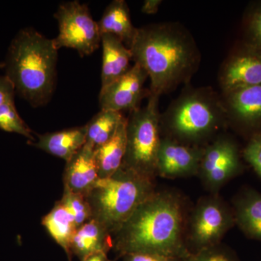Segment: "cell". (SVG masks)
Wrapping results in <instances>:
<instances>
[{"instance_id":"6da1fadb","label":"cell","mask_w":261,"mask_h":261,"mask_svg":"<svg viewBox=\"0 0 261 261\" xmlns=\"http://www.w3.org/2000/svg\"><path fill=\"white\" fill-rule=\"evenodd\" d=\"M185 207L177 194L154 192L113 235V247L122 256L152 253L187 260L192 252L186 242Z\"/></svg>"},{"instance_id":"7a4b0ae2","label":"cell","mask_w":261,"mask_h":261,"mask_svg":"<svg viewBox=\"0 0 261 261\" xmlns=\"http://www.w3.org/2000/svg\"><path fill=\"white\" fill-rule=\"evenodd\" d=\"M135 64L150 80V94L161 97L181 84H190L198 70L200 51L191 33L177 22L137 28L129 48Z\"/></svg>"},{"instance_id":"3957f363","label":"cell","mask_w":261,"mask_h":261,"mask_svg":"<svg viewBox=\"0 0 261 261\" xmlns=\"http://www.w3.org/2000/svg\"><path fill=\"white\" fill-rule=\"evenodd\" d=\"M58 50L53 39L33 28L19 31L8 48L5 75L34 108L45 106L56 89Z\"/></svg>"},{"instance_id":"277c9868","label":"cell","mask_w":261,"mask_h":261,"mask_svg":"<svg viewBox=\"0 0 261 261\" xmlns=\"http://www.w3.org/2000/svg\"><path fill=\"white\" fill-rule=\"evenodd\" d=\"M226 123L222 99L211 87H185L160 116L165 137L195 147L210 140Z\"/></svg>"},{"instance_id":"5b68a950","label":"cell","mask_w":261,"mask_h":261,"mask_svg":"<svg viewBox=\"0 0 261 261\" xmlns=\"http://www.w3.org/2000/svg\"><path fill=\"white\" fill-rule=\"evenodd\" d=\"M154 192L153 180L143 177L122 165L112 176L99 178L85 197L92 219L113 235Z\"/></svg>"},{"instance_id":"8992f818","label":"cell","mask_w":261,"mask_h":261,"mask_svg":"<svg viewBox=\"0 0 261 261\" xmlns=\"http://www.w3.org/2000/svg\"><path fill=\"white\" fill-rule=\"evenodd\" d=\"M159 96L150 94L147 105L127 118L126 153L123 166L143 177L154 180L161 142Z\"/></svg>"},{"instance_id":"52a82bcc","label":"cell","mask_w":261,"mask_h":261,"mask_svg":"<svg viewBox=\"0 0 261 261\" xmlns=\"http://www.w3.org/2000/svg\"><path fill=\"white\" fill-rule=\"evenodd\" d=\"M235 224L233 211L219 196L201 199L187 220L186 242L189 250L192 247L197 252L216 247Z\"/></svg>"},{"instance_id":"ba28073f","label":"cell","mask_w":261,"mask_h":261,"mask_svg":"<svg viewBox=\"0 0 261 261\" xmlns=\"http://www.w3.org/2000/svg\"><path fill=\"white\" fill-rule=\"evenodd\" d=\"M54 17L59 29L58 37L53 39L58 50L70 48L84 57L90 56L100 46L102 34L87 5L79 1L62 3Z\"/></svg>"},{"instance_id":"9c48e42d","label":"cell","mask_w":261,"mask_h":261,"mask_svg":"<svg viewBox=\"0 0 261 261\" xmlns=\"http://www.w3.org/2000/svg\"><path fill=\"white\" fill-rule=\"evenodd\" d=\"M241 168L238 145L231 139L222 137L204 147L198 174L205 186L215 192L238 175Z\"/></svg>"},{"instance_id":"30bf717a","label":"cell","mask_w":261,"mask_h":261,"mask_svg":"<svg viewBox=\"0 0 261 261\" xmlns=\"http://www.w3.org/2000/svg\"><path fill=\"white\" fill-rule=\"evenodd\" d=\"M219 80L223 94L261 85V48L245 41L238 44L223 63Z\"/></svg>"},{"instance_id":"8fae6325","label":"cell","mask_w":261,"mask_h":261,"mask_svg":"<svg viewBox=\"0 0 261 261\" xmlns=\"http://www.w3.org/2000/svg\"><path fill=\"white\" fill-rule=\"evenodd\" d=\"M148 75L140 65L135 64L128 72L113 83L101 89L99 103L101 110L132 111L140 108L144 98L150 95L149 89L145 88Z\"/></svg>"},{"instance_id":"7c38bea8","label":"cell","mask_w":261,"mask_h":261,"mask_svg":"<svg viewBox=\"0 0 261 261\" xmlns=\"http://www.w3.org/2000/svg\"><path fill=\"white\" fill-rule=\"evenodd\" d=\"M222 102L228 123L250 138L261 134V85L224 93Z\"/></svg>"},{"instance_id":"4fadbf2b","label":"cell","mask_w":261,"mask_h":261,"mask_svg":"<svg viewBox=\"0 0 261 261\" xmlns=\"http://www.w3.org/2000/svg\"><path fill=\"white\" fill-rule=\"evenodd\" d=\"M204 147L178 143L161 137L158 175L167 178L185 177L198 174Z\"/></svg>"},{"instance_id":"5bb4252c","label":"cell","mask_w":261,"mask_h":261,"mask_svg":"<svg viewBox=\"0 0 261 261\" xmlns=\"http://www.w3.org/2000/svg\"><path fill=\"white\" fill-rule=\"evenodd\" d=\"M99 179L95 151L85 144L65 165L64 189L85 196Z\"/></svg>"},{"instance_id":"9a60e30c","label":"cell","mask_w":261,"mask_h":261,"mask_svg":"<svg viewBox=\"0 0 261 261\" xmlns=\"http://www.w3.org/2000/svg\"><path fill=\"white\" fill-rule=\"evenodd\" d=\"M86 142L87 126L84 125L38 135L37 140L29 144L68 162Z\"/></svg>"},{"instance_id":"2e32d148","label":"cell","mask_w":261,"mask_h":261,"mask_svg":"<svg viewBox=\"0 0 261 261\" xmlns=\"http://www.w3.org/2000/svg\"><path fill=\"white\" fill-rule=\"evenodd\" d=\"M101 44L102 46L101 89H103L126 74L130 69L132 56L124 43L112 34H102Z\"/></svg>"},{"instance_id":"e0dca14e","label":"cell","mask_w":261,"mask_h":261,"mask_svg":"<svg viewBox=\"0 0 261 261\" xmlns=\"http://www.w3.org/2000/svg\"><path fill=\"white\" fill-rule=\"evenodd\" d=\"M113 247L112 235L94 219H90L77 229L70 242V253L83 261L99 252L107 253Z\"/></svg>"},{"instance_id":"ac0fdd59","label":"cell","mask_w":261,"mask_h":261,"mask_svg":"<svg viewBox=\"0 0 261 261\" xmlns=\"http://www.w3.org/2000/svg\"><path fill=\"white\" fill-rule=\"evenodd\" d=\"M97 23L102 35L116 36L129 49L137 28L132 23L129 8L124 0H114L110 3Z\"/></svg>"},{"instance_id":"d6986e66","label":"cell","mask_w":261,"mask_h":261,"mask_svg":"<svg viewBox=\"0 0 261 261\" xmlns=\"http://www.w3.org/2000/svg\"><path fill=\"white\" fill-rule=\"evenodd\" d=\"M127 118H123L112 138L94 149L99 178L110 177L121 168L126 153Z\"/></svg>"},{"instance_id":"ffe728a7","label":"cell","mask_w":261,"mask_h":261,"mask_svg":"<svg viewBox=\"0 0 261 261\" xmlns=\"http://www.w3.org/2000/svg\"><path fill=\"white\" fill-rule=\"evenodd\" d=\"M235 223L246 236L261 242V193L247 190L234 203Z\"/></svg>"},{"instance_id":"44dd1931","label":"cell","mask_w":261,"mask_h":261,"mask_svg":"<svg viewBox=\"0 0 261 261\" xmlns=\"http://www.w3.org/2000/svg\"><path fill=\"white\" fill-rule=\"evenodd\" d=\"M42 224L53 240L69 255L70 242L78 228L74 218L61 201H57L50 212L43 218Z\"/></svg>"},{"instance_id":"7402d4cb","label":"cell","mask_w":261,"mask_h":261,"mask_svg":"<svg viewBox=\"0 0 261 261\" xmlns=\"http://www.w3.org/2000/svg\"><path fill=\"white\" fill-rule=\"evenodd\" d=\"M125 117L122 113L101 110L87 126L86 144L94 149L111 140Z\"/></svg>"},{"instance_id":"603a6c76","label":"cell","mask_w":261,"mask_h":261,"mask_svg":"<svg viewBox=\"0 0 261 261\" xmlns=\"http://www.w3.org/2000/svg\"><path fill=\"white\" fill-rule=\"evenodd\" d=\"M0 129L23 136L29 142L36 141L33 130L19 116L15 102L0 106Z\"/></svg>"},{"instance_id":"cb8c5ba5","label":"cell","mask_w":261,"mask_h":261,"mask_svg":"<svg viewBox=\"0 0 261 261\" xmlns=\"http://www.w3.org/2000/svg\"><path fill=\"white\" fill-rule=\"evenodd\" d=\"M60 201L74 218L77 228L92 219V212L85 196L64 189L63 197Z\"/></svg>"},{"instance_id":"d4e9b609","label":"cell","mask_w":261,"mask_h":261,"mask_svg":"<svg viewBox=\"0 0 261 261\" xmlns=\"http://www.w3.org/2000/svg\"><path fill=\"white\" fill-rule=\"evenodd\" d=\"M245 42L261 48V2L247 10L244 19Z\"/></svg>"},{"instance_id":"484cf974","label":"cell","mask_w":261,"mask_h":261,"mask_svg":"<svg viewBox=\"0 0 261 261\" xmlns=\"http://www.w3.org/2000/svg\"><path fill=\"white\" fill-rule=\"evenodd\" d=\"M243 157L261 178V134L250 137L244 149Z\"/></svg>"},{"instance_id":"4316f807","label":"cell","mask_w":261,"mask_h":261,"mask_svg":"<svg viewBox=\"0 0 261 261\" xmlns=\"http://www.w3.org/2000/svg\"><path fill=\"white\" fill-rule=\"evenodd\" d=\"M185 261H233L216 247L194 252Z\"/></svg>"},{"instance_id":"83f0119b","label":"cell","mask_w":261,"mask_h":261,"mask_svg":"<svg viewBox=\"0 0 261 261\" xmlns=\"http://www.w3.org/2000/svg\"><path fill=\"white\" fill-rule=\"evenodd\" d=\"M15 93L13 82L7 75H0V106L15 102Z\"/></svg>"},{"instance_id":"f1b7e54d","label":"cell","mask_w":261,"mask_h":261,"mask_svg":"<svg viewBox=\"0 0 261 261\" xmlns=\"http://www.w3.org/2000/svg\"><path fill=\"white\" fill-rule=\"evenodd\" d=\"M123 257V261H183L175 257L152 253H130Z\"/></svg>"},{"instance_id":"f546056e","label":"cell","mask_w":261,"mask_h":261,"mask_svg":"<svg viewBox=\"0 0 261 261\" xmlns=\"http://www.w3.org/2000/svg\"><path fill=\"white\" fill-rule=\"evenodd\" d=\"M161 0H146L142 7V12L147 15H153L159 11L160 5L162 4Z\"/></svg>"},{"instance_id":"4dcf8cb0","label":"cell","mask_w":261,"mask_h":261,"mask_svg":"<svg viewBox=\"0 0 261 261\" xmlns=\"http://www.w3.org/2000/svg\"><path fill=\"white\" fill-rule=\"evenodd\" d=\"M83 261H109L108 259L107 253L105 252H97L89 255Z\"/></svg>"},{"instance_id":"1f68e13d","label":"cell","mask_w":261,"mask_h":261,"mask_svg":"<svg viewBox=\"0 0 261 261\" xmlns=\"http://www.w3.org/2000/svg\"><path fill=\"white\" fill-rule=\"evenodd\" d=\"M109 261H111V260H109Z\"/></svg>"}]
</instances>
